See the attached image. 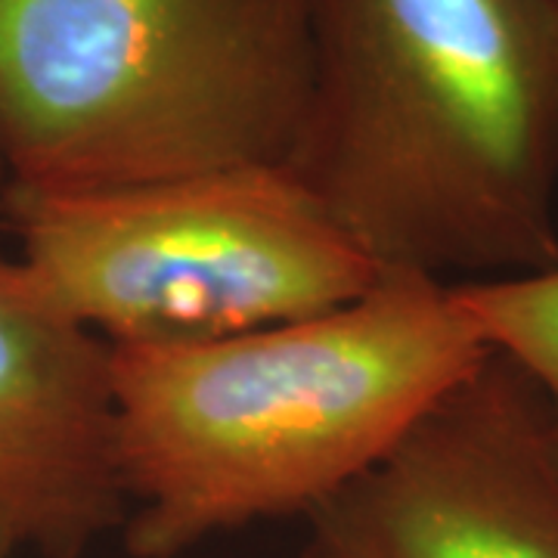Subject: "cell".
I'll return each mask as SVG.
<instances>
[{
    "instance_id": "cell-7",
    "label": "cell",
    "mask_w": 558,
    "mask_h": 558,
    "mask_svg": "<svg viewBox=\"0 0 558 558\" xmlns=\"http://www.w3.org/2000/svg\"><path fill=\"white\" fill-rule=\"evenodd\" d=\"M453 286L490 351L531 376L549 400L558 425V264L537 274Z\"/></svg>"
},
{
    "instance_id": "cell-9",
    "label": "cell",
    "mask_w": 558,
    "mask_h": 558,
    "mask_svg": "<svg viewBox=\"0 0 558 558\" xmlns=\"http://www.w3.org/2000/svg\"><path fill=\"white\" fill-rule=\"evenodd\" d=\"M3 193H7V178H3V168H0V205H3Z\"/></svg>"
},
{
    "instance_id": "cell-5",
    "label": "cell",
    "mask_w": 558,
    "mask_h": 558,
    "mask_svg": "<svg viewBox=\"0 0 558 558\" xmlns=\"http://www.w3.org/2000/svg\"><path fill=\"white\" fill-rule=\"evenodd\" d=\"M301 558H558V425L490 351L311 515Z\"/></svg>"
},
{
    "instance_id": "cell-3",
    "label": "cell",
    "mask_w": 558,
    "mask_h": 558,
    "mask_svg": "<svg viewBox=\"0 0 558 558\" xmlns=\"http://www.w3.org/2000/svg\"><path fill=\"white\" fill-rule=\"evenodd\" d=\"M314 0H0V168L100 193L292 165Z\"/></svg>"
},
{
    "instance_id": "cell-4",
    "label": "cell",
    "mask_w": 558,
    "mask_h": 558,
    "mask_svg": "<svg viewBox=\"0 0 558 558\" xmlns=\"http://www.w3.org/2000/svg\"><path fill=\"white\" fill-rule=\"evenodd\" d=\"M20 258L109 344H190L366 295L381 264L286 165L100 193H3Z\"/></svg>"
},
{
    "instance_id": "cell-2",
    "label": "cell",
    "mask_w": 558,
    "mask_h": 558,
    "mask_svg": "<svg viewBox=\"0 0 558 558\" xmlns=\"http://www.w3.org/2000/svg\"><path fill=\"white\" fill-rule=\"evenodd\" d=\"M109 348L134 558L311 515L490 354L457 286L413 270H385L357 301L255 332Z\"/></svg>"
},
{
    "instance_id": "cell-1",
    "label": "cell",
    "mask_w": 558,
    "mask_h": 558,
    "mask_svg": "<svg viewBox=\"0 0 558 558\" xmlns=\"http://www.w3.org/2000/svg\"><path fill=\"white\" fill-rule=\"evenodd\" d=\"M381 270L447 282L558 264L553 0H314L289 165Z\"/></svg>"
},
{
    "instance_id": "cell-10",
    "label": "cell",
    "mask_w": 558,
    "mask_h": 558,
    "mask_svg": "<svg viewBox=\"0 0 558 558\" xmlns=\"http://www.w3.org/2000/svg\"><path fill=\"white\" fill-rule=\"evenodd\" d=\"M553 3H556V7H558V0H553Z\"/></svg>"
},
{
    "instance_id": "cell-6",
    "label": "cell",
    "mask_w": 558,
    "mask_h": 558,
    "mask_svg": "<svg viewBox=\"0 0 558 558\" xmlns=\"http://www.w3.org/2000/svg\"><path fill=\"white\" fill-rule=\"evenodd\" d=\"M121 524L112 348L0 252V531L81 558Z\"/></svg>"
},
{
    "instance_id": "cell-8",
    "label": "cell",
    "mask_w": 558,
    "mask_h": 558,
    "mask_svg": "<svg viewBox=\"0 0 558 558\" xmlns=\"http://www.w3.org/2000/svg\"><path fill=\"white\" fill-rule=\"evenodd\" d=\"M0 558H28V553L22 549L16 539L10 537V534H3L0 531Z\"/></svg>"
}]
</instances>
